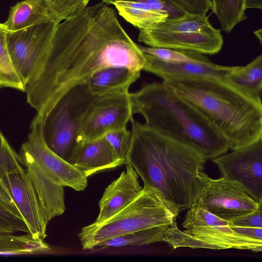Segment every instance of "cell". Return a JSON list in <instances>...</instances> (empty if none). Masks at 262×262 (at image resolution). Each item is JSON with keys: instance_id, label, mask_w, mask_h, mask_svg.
Returning a JSON list of instances; mask_svg holds the SVG:
<instances>
[{"instance_id": "9", "label": "cell", "mask_w": 262, "mask_h": 262, "mask_svg": "<svg viewBox=\"0 0 262 262\" xmlns=\"http://www.w3.org/2000/svg\"><path fill=\"white\" fill-rule=\"evenodd\" d=\"M58 23L54 20L7 32L8 52L13 65L25 85L37 63L50 49Z\"/></svg>"}, {"instance_id": "5", "label": "cell", "mask_w": 262, "mask_h": 262, "mask_svg": "<svg viewBox=\"0 0 262 262\" xmlns=\"http://www.w3.org/2000/svg\"><path fill=\"white\" fill-rule=\"evenodd\" d=\"M182 231L176 221L168 228L163 238L173 249L187 247L212 250L237 249L261 252L262 242L239 234L229 222L209 212L197 201L185 214Z\"/></svg>"}, {"instance_id": "27", "label": "cell", "mask_w": 262, "mask_h": 262, "mask_svg": "<svg viewBox=\"0 0 262 262\" xmlns=\"http://www.w3.org/2000/svg\"><path fill=\"white\" fill-rule=\"evenodd\" d=\"M262 205L252 212L229 222L230 227L241 235L262 242Z\"/></svg>"}, {"instance_id": "1", "label": "cell", "mask_w": 262, "mask_h": 262, "mask_svg": "<svg viewBox=\"0 0 262 262\" xmlns=\"http://www.w3.org/2000/svg\"><path fill=\"white\" fill-rule=\"evenodd\" d=\"M126 156L142 179L154 189L177 217L199 199L208 175L207 160L198 149L154 130L134 119Z\"/></svg>"}, {"instance_id": "29", "label": "cell", "mask_w": 262, "mask_h": 262, "mask_svg": "<svg viewBox=\"0 0 262 262\" xmlns=\"http://www.w3.org/2000/svg\"><path fill=\"white\" fill-rule=\"evenodd\" d=\"M55 20L60 22L79 13L90 0H45Z\"/></svg>"}, {"instance_id": "17", "label": "cell", "mask_w": 262, "mask_h": 262, "mask_svg": "<svg viewBox=\"0 0 262 262\" xmlns=\"http://www.w3.org/2000/svg\"><path fill=\"white\" fill-rule=\"evenodd\" d=\"M27 175L36 193L48 223L62 214L66 209L63 186L49 180L38 167L28 160H23Z\"/></svg>"}, {"instance_id": "20", "label": "cell", "mask_w": 262, "mask_h": 262, "mask_svg": "<svg viewBox=\"0 0 262 262\" xmlns=\"http://www.w3.org/2000/svg\"><path fill=\"white\" fill-rule=\"evenodd\" d=\"M224 80L255 100L261 102L262 55L245 66H236Z\"/></svg>"}, {"instance_id": "31", "label": "cell", "mask_w": 262, "mask_h": 262, "mask_svg": "<svg viewBox=\"0 0 262 262\" xmlns=\"http://www.w3.org/2000/svg\"><path fill=\"white\" fill-rule=\"evenodd\" d=\"M29 233V228L23 218L0 201V233Z\"/></svg>"}, {"instance_id": "3", "label": "cell", "mask_w": 262, "mask_h": 262, "mask_svg": "<svg viewBox=\"0 0 262 262\" xmlns=\"http://www.w3.org/2000/svg\"><path fill=\"white\" fill-rule=\"evenodd\" d=\"M134 114L145 124L171 138L190 145L212 160L229 149L225 138L194 106L164 81L147 84L130 93Z\"/></svg>"}, {"instance_id": "14", "label": "cell", "mask_w": 262, "mask_h": 262, "mask_svg": "<svg viewBox=\"0 0 262 262\" xmlns=\"http://www.w3.org/2000/svg\"><path fill=\"white\" fill-rule=\"evenodd\" d=\"M67 161L87 178L99 171L126 164L104 137L76 144Z\"/></svg>"}, {"instance_id": "15", "label": "cell", "mask_w": 262, "mask_h": 262, "mask_svg": "<svg viewBox=\"0 0 262 262\" xmlns=\"http://www.w3.org/2000/svg\"><path fill=\"white\" fill-rule=\"evenodd\" d=\"M144 54L146 62L143 70L157 75L163 81L198 78L225 79L227 75L236 67L221 66L211 62H167Z\"/></svg>"}, {"instance_id": "21", "label": "cell", "mask_w": 262, "mask_h": 262, "mask_svg": "<svg viewBox=\"0 0 262 262\" xmlns=\"http://www.w3.org/2000/svg\"><path fill=\"white\" fill-rule=\"evenodd\" d=\"M114 5L119 14L139 30L151 27L165 21L167 14L156 10L149 5L130 0H115Z\"/></svg>"}, {"instance_id": "19", "label": "cell", "mask_w": 262, "mask_h": 262, "mask_svg": "<svg viewBox=\"0 0 262 262\" xmlns=\"http://www.w3.org/2000/svg\"><path fill=\"white\" fill-rule=\"evenodd\" d=\"M54 20L45 0H23L11 8L4 24L8 31H15Z\"/></svg>"}, {"instance_id": "30", "label": "cell", "mask_w": 262, "mask_h": 262, "mask_svg": "<svg viewBox=\"0 0 262 262\" xmlns=\"http://www.w3.org/2000/svg\"><path fill=\"white\" fill-rule=\"evenodd\" d=\"M24 166L19 154L13 149L0 130V181L6 174Z\"/></svg>"}, {"instance_id": "23", "label": "cell", "mask_w": 262, "mask_h": 262, "mask_svg": "<svg viewBox=\"0 0 262 262\" xmlns=\"http://www.w3.org/2000/svg\"><path fill=\"white\" fill-rule=\"evenodd\" d=\"M169 227L164 226L138 230L106 239L99 243L97 247L102 249L126 246L138 247L163 242Z\"/></svg>"}, {"instance_id": "34", "label": "cell", "mask_w": 262, "mask_h": 262, "mask_svg": "<svg viewBox=\"0 0 262 262\" xmlns=\"http://www.w3.org/2000/svg\"><path fill=\"white\" fill-rule=\"evenodd\" d=\"M115 0H102V2L111 4ZM147 4L156 10L166 13L168 18L181 16L184 13H182L174 7L170 6L163 0H130Z\"/></svg>"}, {"instance_id": "28", "label": "cell", "mask_w": 262, "mask_h": 262, "mask_svg": "<svg viewBox=\"0 0 262 262\" xmlns=\"http://www.w3.org/2000/svg\"><path fill=\"white\" fill-rule=\"evenodd\" d=\"M139 47L143 52L154 56L159 59L167 62H210L206 56L199 53L141 46H139Z\"/></svg>"}, {"instance_id": "13", "label": "cell", "mask_w": 262, "mask_h": 262, "mask_svg": "<svg viewBox=\"0 0 262 262\" xmlns=\"http://www.w3.org/2000/svg\"><path fill=\"white\" fill-rule=\"evenodd\" d=\"M0 188L11 196L29 233L36 239L44 240L48 223L26 168L22 167L4 176L0 181Z\"/></svg>"}, {"instance_id": "35", "label": "cell", "mask_w": 262, "mask_h": 262, "mask_svg": "<svg viewBox=\"0 0 262 262\" xmlns=\"http://www.w3.org/2000/svg\"><path fill=\"white\" fill-rule=\"evenodd\" d=\"M0 201L6 205L15 213L20 216L11 196L1 188Z\"/></svg>"}, {"instance_id": "24", "label": "cell", "mask_w": 262, "mask_h": 262, "mask_svg": "<svg viewBox=\"0 0 262 262\" xmlns=\"http://www.w3.org/2000/svg\"><path fill=\"white\" fill-rule=\"evenodd\" d=\"M245 1L211 0L210 8L223 31L230 33L236 25L247 18Z\"/></svg>"}, {"instance_id": "36", "label": "cell", "mask_w": 262, "mask_h": 262, "mask_svg": "<svg viewBox=\"0 0 262 262\" xmlns=\"http://www.w3.org/2000/svg\"><path fill=\"white\" fill-rule=\"evenodd\" d=\"M246 9H262V0H246Z\"/></svg>"}, {"instance_id": "32", "label": "cell", "mask_w": 262, "mask_h": 262, "mask_svg": "<svg viewBox=\"0 0 262 262\" xmlns=\"http://www.w3.org/2000/svg\"><path fill=\"white\" fill-rule=\"evenodd\" d=\"M114 149L117 156L126 162V156L128 150L131 140V130L127 128L112 131L104 136Z\"/></svg>"}, {"instance_id": "2", "label": "cell", "mask_w": 262, "mask_h": 262, "mask_svg": "<svg viewBox=\"0 0 262 262\" xmlns=\"http://www.w3.org/2000/svg\"><path fill=\"white\" fill-rule=\"evenodd\" d=\"M198 110L227 141L231 150L262 139V103L216 78L163 81Z\"/></svg>"}, {"instance_id": "11", "label": "cell", "mask_w": 262, "mask_h": 262, "mask_svg": "<svg viewBox=\"0 0 262 262\" xmlns=\"http://www.w3.org/2000/svg\"><path fill=\"white\" fill-rule=\"evenodd\" d=\"M209 212L227 222L256 210L257 203L238 182L208 177L198 200Z\"/></svg>"}, {"instance_id": "16", "label": "cell", "mask_w": 262, "mask_h": 262, "mask_svg": "<svg viewBox=\"0 0 262 262\" xmlns=\"http://www.w3.org/2000/svg\"><path fill=\"white\" fill-rule=\"evenodd\" d=\"M139 175L129 165L126 164L125 170L112 182L99 202V212L95 223H100L115 215L141 192Z\"/></svg>"}, {"instance_id": "33", "label": "cell", "mask_w": 262, "mask_h": 262, "mask_svg": "<svg viewBox=\"0 0 262 262\" xmlns=\"http://www.w3.org/2000/svg\"><path fill=\"white\" fill-rule=\"evenodd\" d=\"M183 13L206 14L211 0H163Z\"/></svg>"}, {"instance_id": "37", "label": "cell", "mask_w": 262, "mask_h": 262, "mask_svg": "<svg viewBox=\"0 0 262 262\" xmlns=\"http://www.w3.org/2000/svg\"><path fill=\"white\" fill-rule=\"evenodd\" d=\"M255 36L258 38L260 43H262V29H259L254 32Z\"/></svg>"}, {"instance_id": "8", "label": "cell", "mask_w": 262, "mask_h": 262, "mask_svg": "<svg viewBox=\"0 0 262 262\" xmlns=\"http://www.w3.org/2000/svg\"><path fill=\"white\" fill-rule=\"evenodd\" d=\"M41 124V120L35 116L27 140L19 149V156L33 163L53 183L76 191L84 190L88 186V178L48 147L42 137Z\"/></svg>"}, {"instance_id": "25", "label": "cell", "mask_w": 262, "mask_h": 262, "mask_svg": "<svg viewBox=\"0 0 262 262\" xmlns=\"http://www.w3.org/2000/svg\"><path fill=\"white\" fill-rule=\"evenodd\" d=\"M8 31L4 23H0V86L25 92V85L17 73L8 52L6 43Z\"/></svg>"}, {"instance_id": "22", "label": "cell", "mask_w": 262, "mask_h": 262, "mask_svg": "<svg viewBox=\"0 0 262 262\" xmlns=\"http://www.w3.org/2000/svg\"><path fill=\"white\" fill-rule=\"evenodd\" d=\"M51 250L44 240L36 239L30 233H0V255H27Z\"/></svg>"}, {"instance_id": "12", "label": "cell", "mask_w": 262, "mask_h": 262, "mask_svg": "<svg viewBox=\"0 0 262 262\" xmlns=\"http://www.w3.org/2000/svg\"><path fill=\"white\" fill-rule=\"evenodd\" d=\"M138 41L150 47L213 55L222 48L221 31L211 24L198 31L164 32L150 28L139 30Z\"/></svg>"}, {"instance_id": "26", "label": "cell", "mask_w": 262, "mask_h": 262, "mask_svg": "<svg viewBox=\"0 0 262 262\" xmlns=\"http://www.w3.org/2000/svg\"><path fill=\"white\" fill-rule=\"evenodd\" d=\"M210 24L206 14L185 13L181 16L168 18L149 28L160 32H181L200 30Z\"/></svg>"}, {"instance_id": "7", "label": "cell", "mask_w": 262, "mask_h": 262, "mask_svg": "<svg viewBox=\"0 0 262 262\" xmlns=\"http://www.w3.org/2000/svg\"><path fill=\"white\" fill-rule=\"evenodd\" d=\"M130 93L114 91L94 96L84 112L77 132L76 144L104 137L115 130L126 128L133 118Z\"/></svg>"}, {"instance_id": "10", "label": "cell", "mask_w": 262, "mask_h": 262, "mask_svg": "<svg viewBox=\"0 0 262 262\" xmlns=\"http://www.w3.org/2000/svg\"><path fill=\"white\" fill-rule=\"evenodd\" d=\"M221 177L239 183L258 204H262V139L211 160Z\"/></svg>"}, {"instance_id": "4", "label": "cell", "mask_w": 262, "mask_h": 262, "mask_svg": "<svg viewBox=\"0 0 262 262\" xmlns=\"http://www.w3.org/2000/svg\"><path fill=\"white\" fill-rule=\"evenodd\" d=\"M176 219L156 191L144 185L130 203L107 220L82 228L78 236L83 249H93L114 237L148 228L170 227Z\"/></svg>"}, {"instance_id": "18", "label": "cell", "mask_w": 262, "mask_h": 262, "mask_svg": "<svg viewBox=\"0 0 262 262\" xmlns=\"http://www.w3.org/2000/svg\"><path fill=\"white\" fill-rule=\"evenodd\" d=\"M141 72L121 66H108L95 72L86 82L92 95L99 96L114 91L128 90Z\"/></svg>"}, {"instance_id": "6", "label": "cell", "mask_w": 262, "mask_h": 262, "mask_svg": "<svg viewBox=\"0 0 262 262\" xmlns=\"http://www.w3.org/2000/svg\"><path fill=\"white\" fill-rule=\"evenodd\" d=\"M94 97L86 83L76 86L59 99L42 122L47 145L66 161L76 144L82 115Z\"/></svg>"}]
</instances>
